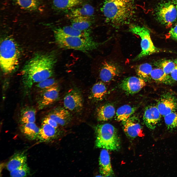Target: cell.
<instances>
[{
    "mask_svg": "<svg viewBox=\"0 0 177 177\" xmlns=\"http://www.w3.org/2000/svg\"><path fill=\"white\" fill-rule=\"evenodd\" d=\"M56 43L59 48L64 49H73L88 53L96 49L102 43L94 41L91 37L83 38L54 34Z\"/></svg>",
    "mask_w": 177,
    "mask_h": 177,
    "instance_id": "5b68a950",
    "label": "cell"
},
{
    "mask_svg": "<svg viewBox=\"0 0 177 177\" xmlns=\"http://www.w3.org/2000/svg\"><path fill=\"white\" fill-rule=\"evenodd\" d=\"M176 63V59L174 61L165 59L158 61L156 65L158 67L162 69L166 73L169 74L174 68Z\"/></svg>",
    "mask_w": 177,
    "mask_h": 177,
    "instance_id": "4dcf8cb0",
    "label": "cell"
},
{
    "mask_svg": "<svg viewBox=\"0 0 177 177\" xmlns=\"http://www.w3.org/2000/svg\"><path fill=\"white\" fill-rule=\"evenodd\" d=\"M83 0H53V4L56 9L60 11L71 10L80 5Z\"/></svg>",
    "mask_w": 177,
    "mask_h": 177,
    "instance_id": "7402d4cb",
    "label": "cell"
},
{
    "mask_svg": "<svg viewBox=\"0 0 177 177\" xmlns=\"http://www.w3.org/2000/svg\"><path fill=\"white\" fill-rule=\"evenodd\" d=\"M36 110L31 107L24 109L22 112L20 122L22 124L34 122L35 121Z\"/></svg>",
    "mask_w": 177,
    "mask_h": 177,
    "instance_id": "83f0119b",
    "label": "cell"
},
{
    "mask_svg": "<svg viewBox=\"0 0 177 177\" xmlns=\"http://www.w3.org/2000/svg\"><path fill=\"white\" fill-rule=\"evenodd\" d=\"M129 30L131 33L139 36L141 40V51L133 60H139L145 56L161 51V49L154 46L151 38L150 31L147 28L132 24L130 25Z\"/></svg>",
    "mask_w": 177,
    "mask_h": 177,
    "instance_id": "8992f818",
    "label": "cell"
},
{
    "mask_svg": "<svg viewBox=\"0 0 177 177\" xmlns=\"http://www.w3.org/2000/svg\"><path fill=\"white\" fill-rule=\"evenodd\" d=\"M122 122L123 129L128 137L134 139L138 136H142V127L136 117L131 116Z\"/></svg>",
    "mask_w": 177,
    "mask_h": 177,
    "instance_id": "8fae6325",
    "label": "cell"
},
{
    "mask_svg": "<svg viewBox=\"0 0 177 177\" xmlns=\"http://www.w3.org/2000/svg\"><path fill=\"white\" fill-rule=\"evenodd\" d=\"M56 85H57V83L55 79L54 78H50L38 83L36 86L38 88L43 90Z\"/></svg>",
    "mask_w": 177,
    "mask_h": 177,
    "instance_id": "836d02e7",
    "label": "cell"
},
{
    "mask_svg": "<svg viewBox=\"0 0 177 177\" xmlns=\"http://www.w3.org/2000/svg\"><path fill=\"white\" fill-rule=\"evenodd\" d=\"M176 65L174 69L170 74V76L174 82L177 81V59Z\"/></svg>",
    "mask_w": 177,
    "mask_h": 177,
    "instance_id": "8d00e7d4",
    "label": "cell"
},
{
    "mask_svg": "<svg viewBox=\"0 0 177 177\" xmlns=\"http://www.w3.org/2000/svg\"><path fill=\"white\" fill-rule=\"evenodd\" d=\"M20 51L13 39H3L0 46V65L1 69L5 74L12 73L17 67L19 62Z\"/></svg>",
    "mask_w": 177,
    "mask_h": 177,
    "instance_id": "3957f363",
    "label": "cell"
},
{
    "mask_svg": "<svg viewBox=\"0 0 177 177\" xmlns=\"http://www.w3.org/2000/svg\"><path fill=\"white\" fill-rule=\"evenodd\" d=\"M90 18L89 17L82 16L73 18L71 19V25L80 30H88L92 25Z\"/></svg>",
    "mask_w": 177,
    "mask_h": 177,
    "instance_id": "484cf974",
    "label": "cell"
},
{
    "mask_svg": "<svg viewBox=\"0 0 177 177\" xmlns=\"http://www.w3.org/2000/svg\"><path fill=\"white\" fill-rule=\"evenodd\" d=\"M120 69L118 66L115 63L104 61L102 63L100 72V78L104 82H109L118 74Z\"/></svg>",
    "mask_w": 177,
    "mask_h": 177,
    "instance_id": "5bb4252c",
    "label": "cell"
},
{
    "mask_svg": "<svg viewBox=\"0 0 177 177\" xmlns=\"http://www.w3.org/2000/svg\"><path fill=\"white\" fill-rule=\"evenodd\" d=\"M152 66L148 63H143L138 65L136 68V72L138 77L145 80L150 76L153 69Z\"/></svg>",
    "mask_w": 177,
    "mask_h": 177,
    "instance_id": "f1b7e54d",
    "label": "cell"
},
{
    "mask_svg": "<svg viewBox=\"0 0 177 177\" xmlns=\"http://www.w3.org/2000/svg\"><path fill=\"white\" fill-rule=\"evenodd\" d=\"M42 123L47 124L56 129L58 127V124L55 120L47 116L43 119Z\"/></svg>",
    "mask_w": 177,
    "mask_h": 177,
    "instance_id": "e575fe53",
    "label": "cell"
},
{
    "mask_svg": "<svg viewBox=\"0 0 177 177\" xmlns=\"http://www.w3.org/2000/svg\"><path fill=\"white\" fill-rule=\"evenodd\" d=\"M30 169L26 163L10 172L12 177H24L29 175Z\"/></svg>",
    "mask_w": 177,
    "mask_h": 177,
    "instance_id": "d6a6232c",
    "label": "cell"
},
{
    "mask_svg": "<svg viewBox=\"0 0 177 177\" xmlns=\"http://www.w3.org/2000/svg\"><path fill=\"white\" fill-rule=\"evenodd\" d=\"M63 104L67 110L75 112L80 111L83 106V99L80 92L75 89L69 91L64 98Z\"/></svg>",
    "mask_w": 177,
    "mask_h": 177,
    "instance_id": "ba28073f",
    "label": "cell"
},
{
    "mask_svg": "<svg viewBox=\"0 0 177 177\" xmlns=\"http://www.w3.org/2000/svg\"><path fill=\"white\" fill-rule=\"evenodd\" d=\"M21 7L24 9L33 10L37 8L39 4V0H15Z\"/></svg>",
    "mask_w": 177,
    "mask_h": 177,
    "instance_id": "1f68e13d",
    "label": "cell"
},
{
    "mask_svg": "<svg viewBox=\"0 0 177 177\" xmlns=\"http://www.w3.org/2000/svg\"><path fill=\"white\" fill-rule=\"evenodd\" d=\"M164 120L167 129L172 131L177 128V112H172L165 116Z\"/></svg>",
    "mask_w": 177,
    "mask_h": 177,
    "instance_id": "f546056e",
    "label": "cell"
},
{
    "mask_svg": "<svg viewBox=\"0 0 177 177\" xmlns=\"http://www.w3.org/2000/svg\"><path fill=\"white\" fill-rule=\"evenodd\" d=\"M156 15L161 24L168 26L172 25L177 18V7L173 2L162 3L157 7Z\"/></svg>",
    "mask_w": 177,
    "mask_h": 177,
    "instance_id": "52a82bcc",
    "label": "cell"
},
{
    "mask_svg": "<svg viewBox=\"0 0 177 177\" xmlns=\"http://www.w3.org/2000/svg\"><path fill=\"white\" fill-rule=\"evenodd\" d=\"M157 107L162 116H165L177 110V100L169 93L163 94L158 102Z\"/></svg>",
    "mask_w": 177,
    "mask_h": 177,
    "instance_id": "9c48e42d",
    "label": "cell"
},
{
    "mask_svg": "<svg viewBox=\"0 0 177 177\" xmlns=\"http://www.w3.org/2000/svg\"><path fill=\"white\" fill-rule=\"evenodd\" d=\"M57 129L47 124L42 123L38 138L41 142H46L52 140L58 135Z\"/></svg>",
    "mask_w": 177,
    "mask_h": 177,
    "instance_id": "d6986e66",
    "label": "cell"
},
{
    "mask_svg": "<svg viewBox=\"0 0 177 177\" xmlns=\"http://www.w3.org/2000/svg\"><path fill=\"white\" fill-rule=\"evenodd\" d=\"M101 10L105 20L114 27L128 23L135 11L134 0H103Z\"/></svg>",
    "mask_w": 177,
    "mask_h": 177,
    "instance_id": "7a4b0ae2",
    "label": "cell"
},
{
    "mask_svg": "<svg viewBox=\"0 0 177 177\" xmlns=\"http://www.w3.org/2000/svg\"><path fill=\"white\" fill-rule=\"evenodd\" d=\"M99 165L100 172L103 176L111 177L114 175L108 150L103 149L101 151L99 157Z\"/></svg>",
    "mask_w": 177,
    "mask_h": 177,
    "instance_id": "9a60e30c",
    "label": "cell"
},
{
    "mask_svg": "<svg viewBox=\"0 0 177 177\" xmlns=\"http://www.w3.org/2000/svg\"><path fill=\"white\" fill-rule=\"evenodd\" d=\"M55 120L61 126L68 124L71 119V115L66 109L57 108L50 113L47 116Z\"/></svg>",
    "mask_w": 177,
    "mask_h": 177,
    "instance_id": "e0dca14e",
    "label": "cell"
},
{
    "mask_svg": "<svg viewBox=\"0 0 177 177\" xmlns=\"http://www.w3.org/2000/svg\"><path fill=\"white\" fill-rule=\"evenodd\" d=\"M107 92L105 84L102 82H98L95 84L92 88L91 97L95 100H101L104 97Z\"/></svg>",
    "mask_w": 177,
    "mask_h": 177,
    "instance_id": "4316f807",
    "label": "cell"
},
{
    "mask_svg": "<svg viewBox=\"0 0 177 177\" xmlns=\"http://www.w3.org/2000/svg\"><path fill=\"white\" fill-rule=\"evenodd\" d=\"M57 57L53 52L37 53L28 61L21 72L22 83L26 91H29L35 83L53 75Z\"/></svg>",
    "mask_w": 177,
    "mask_h": 177,
    "instance_id": "6da1fadb",
    "label": "cell"
},
{
    "mask_svg": "<svg viewBox=\"0 0 177 177\" xmlns=\"http://www.w3.org/2000/svg\"><path fill=\"white\" fill-rule=\"evenodd\" d=\"M161 116L157 106L150 105L147 107L145 110L143 120L148 128L154 130L160 122Z\"/></svg>",
    "mask_w": 177,
    "mask_h": 177,
    "instance_id": "7c38bea8",
    "label": "cell"
},
{
    "mask_svg": "<svg viewBox=\"0 0 177 177\" xmlns=\"http://www.w3.org/2000/svg\"><path fill=\"white\" fill-rule=\"evenodd\" d=\"M40 129L34 122L22 124L21 132L28 139L34 140L38 138Z\"/></svg>",
    "mask_w": 177,
    "mask_h": 177,
    "instance_id": "603a6c76",
    "label": "cell"
},
{
    "mask_svg": "<svg viewBox=\"0 0 177 177\" xmlns=\"http://www.w3.org/2000/svg\"><path fill=\"white\" fill-rule=\"evenodd\" d=\"M42 90L38 102L39 109L43 108L53 103L57 100L59 95L57 85Z\"/></svg>",
    "mask_w": 177,
    "mask_h": 177,
    "instance_id": "4fadbf2b",
    "label": "cell"
},
{
    "mask_svg": "<svg viewBox=\"0 0 177 177\" xmlns=\"http://www.w3.org/2000/svg\"><path fill=\"white\" fill-rule=\"evenodd\" d=\"M27 156L24 152L14 154L10 158L7 165L8 170L11 172L20 167L26 163Z\"/></svg>",
    "mask_w": 177,
    "mask_h": 177,
    "instance_id": "ffe728a7",
    "label": "cell"
},
{
    "mask_svg": "<svg viewBox=\"0 0 177 177\" xmlns=\"http://www.w3.org/2000/svg\"><path fill=\"white\" fill-rule=\"evenodd\" d=\"M137 109L136 107L129 105H125L119 107L117 110L115 118L118 121L126 120L132 116Z\"/></svg>",
    "mask_w": 177,
    "mask_h": 177,
    "instance_id": "d4e9b609",
    "label": "cell"
},
{
    "mask_svg": "<svg viewBox=\"0 0 177 177\" xmlns=\"http://www.w3.org/2000/svg\"><path fill=\"white\" fill-rule=\"evenodd\" d=\"M54 34L65 36L88 38L91 37L88 30H81L76 29L71 25L55 29Z\"/></svg>",
    "mask_w": 177,
    "mask_h": 177,
    "instance_id": "2e32d148",
    "label": "cell"
},
{
    "mask_svg": "<svg viewBox=\"0 0 177 177\" xmlns=\"http://www.w3.org/2000/svg\"><path fill=\"white\" fill-rule=\"evenodd\" d=\"M115 113L113 105L107 104L99 107L97 111V120L99 121H107L113 117Z\"/></svg>",
    "mask_w": 177,
    "mask_h": 177,
    "instance_id": "44dd1931",
    "label": "cell"
},
{
    "mask_svg": "<svg viewBox=\"0 0 177 177\" xmlns=\"http://www.w3.org/2000/svg\"><path fill=\"white\" fill-rule=\"evenodd\" d=\"M146 85L144 79L139 77L132 76L124 78L122 81L120 86L126 93L133 94L140 91Z\"/></svg>",
    "mask_w": 177,
    "mask_h": 177,
    "instance_id": "30bf717a",
    "label": "cell"
},
{
    "mask_svg": "<svg viewBox=\"0 0 177 177\" xmlns=\"http://www.w3.org/2000/svg\"><path fill=\"white\" fill-rule=\"evenodd\" d=\"M95 130L97 148L113 151L120 149V139L117 130L113 126L108 123L98 124L95 127Z\"/></svg>",
    "mask_w": 177,
    "mask_h": 177,
    "instance_id": "277c9868",
    "label": "cell"
},
{
    "mask_svg": "<svg viewBox=\"0 0 177 177\" xmlns=\"http://www.w3.org/2000/svg\"><path fill=\"white\" fill-rule=\"evenodd\" d=\"M150 77L156 82L166 84L170 85L174 82L169 74L166 73L162 69L158 67L153 69Z\"/></svg>",
    "mask_w": 177,
    "mask_h": 177,
    "instance_id": "cb8c5ba5",
    "label": "cell"
},
{
    "mask_svg": "<svg viewBox=\"0 0 177 177\" xmlns=\"http://www.w3.org/2000/svg\"><path fill=\"white\" fill-rule=\"evenodd\" d=\"M94 13V9L91 5L88 4L84 5L81 6L76 7L70 10L66 15L67 18L71 19L80 17H91Z\"/></svg>",
    "mask_w": 177,
    "mask_h": 177,
    "instance_id": "ac0fdd59",
    "label": "cell"
},
{
    "mask_svg": "<svg viewBox=\"0 0 177 177\" xmlns=\"http://www.w3.org/2000/svg\"><path fill=\"white\" fill-rule=\"evenodd\" d=\"M173 2L176 5L177 7V0H174Z\"/></svg>",
    "mask_w": 177,
    "mask_h": 177,
    "instance_id": "74e56055",
    "label": "cell"
},
{
    "mask_svg": "<svg viewBox=\"0 0 177 177\" xmlns=\"http://www.w3.org/2000/svg\"><path fill=\"white\" fill-rule=\"evenodd\" d=\"M169 35L172 39L177 41V24L169 31Z\"/></svg>",
    "mask_w": 177,
    "mask_h": 177,
    "instance_id": "d590c367",
    "label": "cell"
}]
</instances>
